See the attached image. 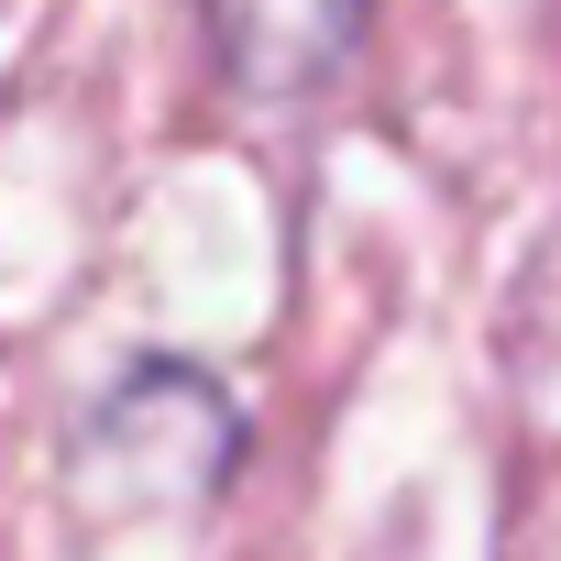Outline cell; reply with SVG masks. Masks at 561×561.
Masks as SVG:
<instances>
[{
	"label": "cell",
	"instance_id": "1",
	"mask_svg": "<svg viewBox=\"0 0 561 561\" xmlns=\"http://www.w3.org/2000/svg\"><path fill=\"white\" fill-rule=\"evenodd\" d=\"M242 451H253V419L209 364L133 353L67 430V495L111 528L122 517H198L231 495Z\"/></svg>",
	"mask_w": 561,
	"mask_h": 561
},
{
	"label": "cell",
	"instance_id": "2",
	"mask_svg": "<svg viewBox=\"0 0 561 561\" xmlns=\"http://www.w3.org/2000/svg\"><path fill=\"white\" fill-rule=\"evenodd\" d=\"M209 23V67L231 100L253 111H309L342 89V67L364 56L375 0H198Z\"/></svg>",
	"mask_w": 561,
	"mask_h": 561
}]
</instances>
